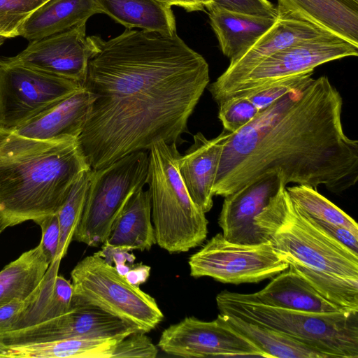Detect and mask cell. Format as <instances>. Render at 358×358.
<instances>
[{"label":"cell","mask_w":358,"mask_h":358,"mask_svg":"<svg viewBox=\"0 0 358 358\" xmlns=\"http://www.w3.org/2000/svg\"><path fill=\"white\" fill-rule=\"evenodd\" d=\"M150 268L149 266L138 264L130 266L124 277L132 285L138 286L147 280L150 275Z\"/></svg>","instance_id":"41"},{"label":"cell","mask_w":358,"mask_h":358,"mask_svg":"<svg viewBox=\"0 0 358 358\" xmlns=\"http://www.w3.org/2000/svg\"><path fill=\"white\" fill-rule=\"evenodd\" d=\"M231 294L242 301L294 310L327 313L343 310L322 297L289 268L277 275L259 292Z\"/></svg>","instance_id":"18"},{"label":"cell","mask_w":358,"mask_h":358,"mask_svg":"<svg viewBox=\"0 0 358 358\" xmlns=\"http://www.w3.org/2000/svg\"><path fill=\"white\" fill-rule=\"evenodd\" d=\"M82 87L0 57V129H15Z\"/></svg>","instance_id":"10"},{"label":"cell","mask_w":358,"mask_h":358,"mask_svg":"<svg viewBox=\"0 0 358 358\" xmlns=\"http://www.w3.org/2000/svg\"><path fill=\"white\" fill-rule=\"evenodd\" d=\"M222 315L232 328L254 343L266 358H327L316 349L282 332L246 322L234 315Z\"/></svg>","instance_id":"27"},{"label":"cell","mask_w":358,"mask_h":358,"mask_svg":"<svg viewBox=\"0 0 358 358\" xmlns=\"http://www.w3.org/2000/svg\"><path fill=\"white\" fill-rule=\"evenodd\" d=\"M60 262L55 259L49 265L38 286L26 299V306L12 330L57 317L70 309L73 287L70 281L58 275Z\"/></svg>","instance_id":"23"},{"label":"cell","mask_w":358,"mask_h":358,"mask_svg":"<svg viewBox=\"0 0 358 358\" xmlns=\"http://www.w3.org/2000/svg\"><path fill=\"white\" fill-rule=\"evenodd\" d=\"M306 215L313 223L322 231L350 249L354 253L358 255V234L352 232L345 227L315 220L309 217L307 214Z\"/></svg>","instance_id":"37"},{"label":"cell","mask_w":358,"mask_h":358,"mask_svg":"<svg viewBox=\"0 0 358 358\" xmlns=\"http://www.w3.org/2000/svg\"><path fill=\"white\" fill-rule=\"evenodd\" d=\"M78 140L41 141L0 129V215L6 229L55 214L90 169Z\"/></svg>","instance_id":"3"},{"label":"cell","mask_w":358,"mask_h":358,"mask_svg":"<svg viewBox=\"0 0 358 358\" xmlns=\"http://www.w3.org/2000/svg\"><path fill=\"white\" fill-rule=\"evenodd\" d=\"M92 101L89 91L82 87L11 131L41 141L78 140Z\"/></svg>","instance_id":"16"},{"label":"cell","mask_w":358,"mask_h":358,"mask_svg":"<svg viewBox=\"0 0 358 358\" xmlns=\"http://www.w3.org/2000/svg\"><path fill=\"white\" fill-rule=\"evenodd\" d=\"M99 36L86 35V22L64 31L30 41L14 57L3 59L80 83L86 79L90 59L97 52Z\"/></svg>","instance_id":"13"},{"label":"cell","mask_w":358,"mask_h":358,"mask_svg":"<svg viewBox=\"0 0 358 358\" xmlns=\"http://www.w3.org/2000/svg\"><path fill=\"white\" fill-rule=\"evenodd\" d=\"M211 5L244 15L276 18V7L268 0H211Z\"/></svg>","instance_id":"35"},{"label":"cell","mask_w":358,"mask_h":358,"mask_svg":"<svg viewBox=\"0 0 358 358\" xmlns=\"http://www.w3.org/2000/svg\"><path fill=\"white\" fill-rule=\"evenodd\" d=\"M357 55V45L331 33L301 41L264 59L213 100L218 104L259 86L312 72L324 63Z\"/></svg>","instance_id":"11"},{"label":"cell","mask_w":358,"mask_h":358,"mask_svg":"<svg viewBox=\"0 0 358 358\" xmlns=\"http://www.w3.org/2000/svg\"><path fill=\"white\" fill-rule=\"evenodd\" d=\"M6 38L0 35V46L4 43Z\"/></svg>","instance_id":"44"},{"label":"cell","mask_w":358,"mask_h":358,"mask_svg":"<svg viewBox=\"0 0 358 358\" xmlns=\"http://www.w3.org/2000/svg\"><path fill=\"white\" fill-rule=\"evenodd\" d=\"M217 105V117L224 130L229 133L236 132L245 127L259 111L244 95L231 96Z\"/></svg>","instance_id":"31"},{"label":"cell","mask_w":358,"mask_h":358,"mask_svg":"<svg viewBox=\"0 0 358 358\" xmlns=\"http://www.w3.org/2000/svg\"><path fill=\"white\" fill-rule=\"evenodd\" d=\"M224 134V130L215 138L208 139L196 133L192 145L178 161L179 173L192 200L205 213L213 205V187Z\"/></svg>","instance_id":"17"},{"label":"cell","mask_w":358,"mask_h":358,"mask_svg":"<svg viewBox=\"0 0 358 358\" xmlns=\"http://www.w3.org/2000/svg\"><path fill=\"white\" fill-rule=\"evenodd\" d=\"M71 279L72 298L92 304L138 331L148 333L164 318L152 296L96 254L81 259Z\"/></svg>","instance_id":"7"},{"label":"cell","mask_w":358,"mask_h":358,"mask_svg":"<svg viewBox=\"0 0 358 358\" xmlns=\"http://www.w3.org/2000/svg\"><path fill=\"white\" fill-rule=\"evenodd\" d=\"M48 0H0V35L8 38L19 36L26 19Z\"/></svg>","instance_id":"32"},{"label":"cell","mask_w":358,"mask_h":358,"mask_svg":"<svg viewBox=\"0 0 358 358\" xmlns=\"http://www.w3.org/2000/svg\"><path fill=\"white\" fill-rule=\"evenodd\" d=\"M177 144L159 141L149 150L148 184L156 243L169 253L187 252L208 234V220L180 177Z\"/></svg>","instance_id":"5"},{"label":"cell","mask_w":358,"mask_h":358,"mask_svg":"<svg viewBox=\"0 0 358 358\" xmlns=\"http://www.w3.org/2000/svg\"><path fill=\"white\" fill-rule=\"evenodd\" d=\"M101 245V250L94 254L103 258L109 264L113 262L115 266L127 264V262L133 263L136 259L135 256L125 248L114 247L107 243H103Z\"/></svg>","instance_id":"39"},{"label":"cell","mask_w":358,"mask_h":358,"mask_svg":"<svg viewBox=\"0 0 358 358\" xmlns=\"http://www.w3.org/2000/svg\"><path fill=\"white\" fill-rule=\"evenodd\" d=\"M222 314L282 332L329 357H358V311L312 313L238 299L224 290L216 296Z\"/></svg>","instance_id":"6"},{"label":"cell","mask_w":358,"mask_h":358,"mask_svg":"<svg viewBox=\"0 0 358 358\" xmlns=\"http://www.w3.org/2000/svg\"><path fill=\"white\" fill-rule=\"evenodd\" d=\"M329 33L310 22L278 15L273 25L243 55L230 61L224 72L208 85L212 98L217 96L276 52L296 42Z\"/></svg>","instance_id":"15"},{"label":"cell","mask_w":358,"mask_h":358,"mask_svg":"<svg viewBox=\"0 0 358 358\" xmlns=\"http://www.w3.org/2000/svg\"><path fill=\"white\" fill-rule=\"evenodd\" d=\"M286 187L281 176L278 192L255 219L262 238L284 259L358 280V255L313 223L292 201Z\"/></svg>","instance_id":"4"},{"label":"cell","mask_w":358,"mask_h":358,"mask_svg":"<svg viewBox=\"0 0 358 358\" xmlns=\"http://www.w3.org/2000/svg\"><path fill=\"white\" fill-rule=\"evenodd\" d=\"M91 171V169L85 171L76 180L57 213L59 223V241L55 259L62 260L64 257L73 240L85 206Z\"/></svg>","instance_id":"30"},{"label":"cell","mask_w":358,"mask_h":358,"mask_svg":"<svg viewBox=\"0 0 358 358\" xmlns=\"http://www.w3.org/2000/svg\"><path fill=\"white\" fill-rule=\"evenodd\" d=\"M292 201L309 217L345 227L358 234V224L353 218L322 196L313 187L297 185L287 187Z\"/></svg>","instance_id":"29"},{"label":"cell","mask_w":358,"mask_h":358,"mask_svg":"<svg viewBox=\"0 0 358 358\" xmlns=\"http://www.w3.org/2000/svg\"><path fill=\"white\" fill-rule=\"evenodd\" d=\"M343 98L328 77L310 78L259 110L234 133L225 131L213 184L226 196L266 173L341 194L358 180V141L342 124Z\"/></svg>","instance_id":"2"},{"label":"cell","mask_w":358,"mask_h":358,"mask_svg":"<svg viewBox=\"0 0 358 358\" xmlns=\"http://www.w3.org/2000/svg\"><path fill=\"white\" fill-rule=\"evenodd\" d=\"M313 73V71L276 80L238 95H244L261 110L308 81Z\"/></svg>","instance_id":"33"},{"label":"cell","mask_w":358,"mask_h":358,"mask_svg":"<svg viewBox=\"0 0 358 358\" xmlns=\"http://www.w3.org/2000/svg\"><path fill=\"white\" fill-rule=\"evenodd\" d=\"M171 6L180 7L188 12L200 11L207 9L211 5V0H157Z\"/></svg>","instance_id":"40"},{"label":"cell","mask_w":358,"mask_h":358,"mask_svg":"<svg viewBox=\"0 0 358 358\" xmlns=\"http://www.w3.org/2000/svg\"><path fill=\"white\" fill-rule=\"evenodd\" d=\"M209 82L207 62L177 33L126 29L101 38L83 84L92 101L78 138L90 168L159 141L180 143Z\"/></svg>","instance_id":"1"},{"label":"cell","mask_w":358,"mask_h":358,"mask_svg":"<svg viewBox=\"0 0 358 358\" xmlns=\"http://www.w3.org/2000/svg\"><path fill=\"white\" fill-rule=\"evenodd\" d=\"M50 264L38 245L0 271V306L13 299H27L42 280Z\"/></svg>","instance_id":"26"},{"label":"cell","mask_w":358,"mask_h":358,"mask_svg":"<svg viewBox=\"0 0 358 358\" xmlns=\"http://www.w3.org/2000/svg\"><path fill=\"white\" fill-rule=\"evenodd\" d=\"M190 275L208 276L223 283H256L289 268L268 241L258 244L229 241L222 233L212 237L189 259Z\"/></svg>","instance_id":"9"},{"label":"cell","mask_w":358,"mask_h":358,"mask_svg":"<svg viewBox=\"0 0 358 358\" xmlns=\"http://www.w3.org/2000/svg\"><path fill=\"white\" fill-rule=\"evenodd\" d=\"M280 178L279 172L266 173L224 196L218 224L226 240L248 245L266 242L255 219L278 192Z\"/></svg>","instance_id":"14"},{"label":"cell","mask_w":358,"mask_h":358,"mask_svg":"<svg viewBox=\"0 0 358 358\" xmlns=\"http://www.w3.org/2000/svg\"><path fill=\"white\" fill-rule=\"evenodd\" d=\"M158 347L168 355L186 358L266 357L220 313L210 322L187 317L170 325L162 333Z\"/></svg>","instance_id":"12"},{"label":"cell","mask_w":358,"mask_h":358,"mask_svg":"<svg viewBox=\"0 0 358 358\" xmlns=\"http://www.w3.org/2000/svg\"><path fill=\"white\" fill-rule=\"evenodd\" d=\"M103 13L98 0H48L26 19L19 36L29 41L68 30Z\"/></svg>","instance_id":"20"},{"label":"cell","mask_w":358,"mask_h":358,"mask_svg":"<svg viewBox=\"0 0 358 358\" xmlns=\"http://www.w3.org/2000/svg\"><path fill=\"white\" fill-rule=\"evenodd\" d=\"M278 15L310 22L358 46V8L343 0H278Z\"/></svg>","instance_id":"19"},{"label":"cell","mask_w":358,"mask_h":358,"mask_svg":"<svg viewBox=\"0 0 358 358\" xmlns=\"http://www.w3.org/2000/svg\"><path fill=\"white\" fill-rule=\"evenodd\" d=\"M285 260L289 268L325 299L343 310L358 311V280L317 271L292 259Z\"/></svg>","instance_id":"28"},{"label":"cell","mask_w":358,"mask_h":358,"mask_svg":"<svg viewBox=\"0 0 358 358\" xmlns=\"http://www.w3.org/2000/svg\"><path fill=\"white\" fill-rule=\"evenodd\" d=\"M207 9L221 50L230 61L243 55L277 19L233 13L213 6Z\"/></svg>","instance_id":"22"},{"label":"cell","mask_w":358,"mask_h":358,"mask_svg":"<svg viewBox=\"0 0 358 358\" xmlns=\"http://www.w3.org/2000/svg\"><path fill=\"white\" fill-rule=\"evenodd\" d=\"M147 333L136 331L121 339L116 345L113 357H147L155 358L158 354L157 348Z\"/></svg>","instance_id":"34"},{"label":"cell","mask_w":358,"mask_h":358,"mask_svg":"<svg viewBox=\"0 0 358 358\" xmlns=\"http://www.w3.org/2000/svg\"><path fill=\"white\" fill-rule=\"evenodd\" d=\"M103 13L126 29L172 35L176 24L171 6L157 0H98Z\"/></svg>","instance_id":"25"},{"label":"cell","mask_w":358,"mask_h":358,"mask_svg":"<svg viewBox=\"0 0 358 358\" xmlns=\"http://www.w3.org/2000/svg\"><path fill=\"white\" fill-rule=\"evenodd\" d=\"M123 338H69L41 343H0V357L112 358L116 345Z\"/></svg>","instance_id":"24"},{"label":"cell","mask_w":358,"mask_h":358,"mask_svg":"<svg viewBox=\"0 0 358 358\" xmlns=\"http://www.w3.org/2000/svg\"><path fill=\"white\" fill-rule=\"evenodd\" d=\"M105 243L129 251L149 250L156 243L148 189L141 187L131 195L113 222Z\"/></svg>","instance_id":"21"},{"label":"cell","mask_w":358,"mask_h":358,"mask_svg":"<svg viewBox=\"0 0 358 358\" xmlns=\"http://www.w3.org/2000/svg\"><path fill=\"white\" fill-rule=\"evenodd\" d=\"M149 150L131 152L110 164L92 170L89 189L73 239L90 247L105 243L121 210L148 183Z\"/></svg>","instance_id":"8"},{"label":"cell","mask_w":358,"mask_h":358,"mask_svg":"<svg viewBox=\"0 0 358 358\" xmlns=\"http://www.w3.org/2000/svg\"><path fill=\"white\" fill-rule=\"evenodd\" d=\"M343 1L355 8H358V0H343Z\"/></svg>","instance_id":"42"},{"label":"cell","mask_w":358,"mask_h":358,"mask_svg":"<svg viewBox=\"0 0 358 358\" xmlns=\"http://www.w3.org/2000/svg\"><path fill=\"white\" fill-rule=\"evenodd\" d=\"M4 227H3V221H2V217L0 215V234L4 230Z\"/></svg>","instance_id":"43"},{"label":"cell","mask_w":358,"mask_h":358,"mask_svg":"<svg viewBox=\"0 0 358 358\" xmlns=\"http://www.w3.org/2000/svg\"><path fill=\"white\" fill-rule=\"evenodd\" d=\"M41 229L39 245L50 264L56 258L59 241V223L57 213L43 218L38 224Z\"/></svg>","instance_id":"36"},{"label":"cell","mask_w":358,"mask_h":358,"mask_svg":"<svg viewBox=\"0 0 358 358\" xmlns=\"http://www.w3.org/2000/svg\"><path fill=\"white\" fill-rule=\"evenodd\" d=\"M26 299H15L0 306V333L13 329L26 306Z\"/></svg>","instance_id":"38"}]
</instances>
